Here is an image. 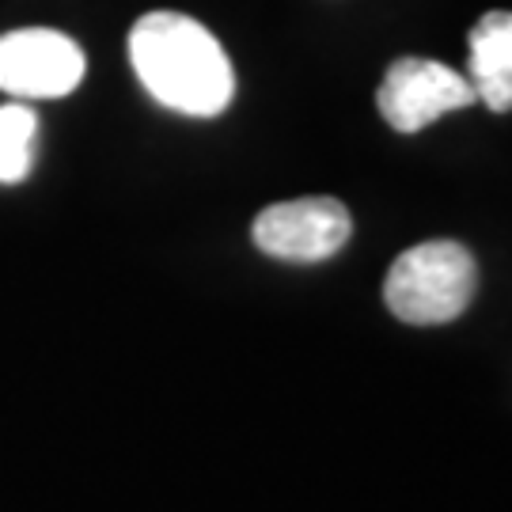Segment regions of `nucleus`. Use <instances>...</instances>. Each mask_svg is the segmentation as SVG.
Returning a JSON list of instances; mask_svg holds the SVG:
<instances>
[{"label": "nucleus", "mask_w": 512, "mask_h": 512, "mask_svg": "<svg viewBox=\"0 0 512 512\" xmlns=\"http://www.w3.org/2000/svg\"><path fill=\"white\" fill-rule=\"evenodd\" d=\"M84 80V50L50 27L0 35V92L12 99H57Z\"/></svg>", "instance_id": "7ed1b4c3"}, {"label": "nucleus", "mask_w": 512, "mask_h": 512, "mask_svg": "<svg viewBox=\"0 0 512 512\" xmlns=\"http://www.w3.org/2000/svg\"><path fill=\"white\" fill-rule=\"evenodd\" d=\"M129 61L145 92L186 118H217L236 95V73L213 31L183 12H148L129 31Z\"/></svg>", "instance_id": "f257e3e1"}, {"label": "nucleus", "mask_w": 512, "mask_h": 512, "mask_svg": "<svg viewBox=\"0 0 512 512\" xmlns=\"http://www.w3.org/2000/svg\"><path fill=\"white\" fill-rule=\"evenodd\" d=\"M475 99L478 95L467 76L429 57H399L376 92L380 114L399 133H418L429 122H437L440 114L471 107Z\"/></svg>", "instance_id": "20e7f679"}, {"label": "nucleus", "mask_w": 512, "mask_h": 512, "mask_svg": "<svg viewBox=\"0 0 512 512\" xmlns=\"http://www.w3.org/2000/svg\"><path fill=\"white\" fill-rule=\"evenodd\" d=\"M38 114L27 99H12L0 107V183L16 186L35 167Z\"/></svg>", "instance_id": "0eeeda50"}, {"label": "nucleus", "mask_w": 512, "mask_h": 512, "mask_svg": "<svg viewBox=\"0 0 512 512\" xmlns=\"http://www.w3.org/2000/svg\"><path fill=\"white\" fill-rule=\"evenodd\" d=\"M478 285L471 251L452 239H429L395 258L387 270L384 300L395 319L410 327H440L459 319Z\"/></svg>", "instance_id": "f03ea898"}, {"label": "nucleus", "mask_w": 512, "mask_h": 512, "mask_svg": "<svg viewBox=\"0 0 512 512\" xmlns=\"http://www.w3.org/2000/svg\"><path fill=\"white\" fill-rule=\"evenodd\" d=\"M353 220L334 198H296L262 209L255 217V247L285 262H323L349 243Z\"/></svg>", "instance_id": "39448f33"}, {"label": "nucleus", "mask_w": 512, "mask_h": 512, "mask_svg": "<svg viewBox=\"0 0 512 512\" xmlns=\"http://www.w3.org/2000/svg\"><path fill=\"white\" fill-rule=\"evenodd\" d=\"M467 80L475 95L494 110H512V12H490L467 35Z\"/></svg>", "instance_id": "423d86ee"}]
</instances>
